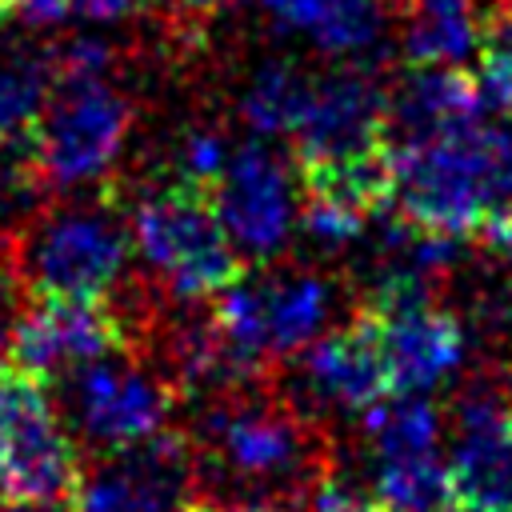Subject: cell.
Here are the masks:
<instances>
[{"label":"cell","mask_w":512,"mask_h":512,"mask_svg":"<svg viewBox=\"0 0 512 512\" xmlns=\"http://www.w3.org/2000/svg\"><path fill=\"white\" fill-rule=\"evenodd\" d=\"M188 512H300L292 504H220V500H192Z\"/></svg>","instance_id":"28"},{"label":"cell","mask_w":512,"mask_h":512,"mask_svg":"<svg viewBox=\"0 0 512 512\" xmlns=\"http://www.w3.org/2000/svg\"><path fill=\"white\" fill-rule=\"evenodd\" d=\"M196 492V452L184 428H160L156 436L100 456L68 512H188Z\"/></svg>","instance_id":"12"},{"label":"cell","mask_w":512,"mask_h":512,"mask_svg":"<svg viewBox=\"0 0 512 512\" xmlns=\"http://www.w3.org/2000/svg\"><path fill=\"white\" fill-rule=\"evenodd\" d=\"M392 208L456 236L512 220V124L476 116L432 140L392 148Z\"/></svg>","instance_id":"2"},{"label":"cell","mask_w":512,"mask_h":512,"mask_svg":"<svg viewBox=\"0 0 512 512\" xmlns=\"http://www.w3.org/2000/svg\"><path fill=\"white\" fill-rule=\"evenodd\" d=\"M160 0H72V16L88 24H120L140 12H156Z\"/></svg>","instance_id":"24"},{"label":"cell","mask_w":512,"mask_h":512,"mask_svg":"<svg viewBox=\"0 0 512 512\" xmlns=\"http://www.w3.org/2000/svg\"><path fill=\"white\" fill-rule=\"evenodd\" d=\"M292 368H280V388L320 424L328 416H364L372 404H380L392 392L388 360L376 336V324L356 308L344 324L320 332Z\"/></svg>","instance_id":"9"},{"label":"cell","mask_w":512,"mask_h":512,"mask_svg":"<svg viewBox=\"0 0 512 512\" xmlns=\"http://www.w3.org/2000/svg\"><path fill=\"white\" fill-rule=\"evenodd\" d=\"M392 0H324L308 36L328 60H376L388 36Z\"/></svg>","instance_id":"21"},{"label":"cell","mask_w":512,"mask_h":512,"mask_svg":"<svg viewBox=\"0 0 512 512\" xmlns=\"http://www.w3.org/2000/svg\"><path fill=\"white\" fill-rule=\"evenodd\" d=\"M52 388L64 392V400L56 404H64V420L76 432L80 448L96 456L156 436L160 428H168L176 404H184L168 372L140 348H120L112 356L88 360Z\"/></svg>","instance_id":"6"},{"label":"cell","mask_w":512,"mask_h":512,"mask_svg":"<svg viewBox=\"0 0 512 512\" xmlns=\"http://www.w3.org/2000/svg\"><path fill=\"white\" fill-rule=\"evenodd\" d=\"M236 248L268 264L288 244L300 220V184H292V160L264 144V136L236 140L208 188Z\"/></svg>","instance_id":"11"},{"label":"cell","mask_w":512,"mask_h":512,"mask_svg":"<svg viewBox=\"0 0 512 512\" xmlns=\"http://www.w3.org/2000/svg\"><path fill=\"white\" fill-rule=\"evenodd\" d=\"M132 244L120 184L104 180L80 196H52L8 244V260L28 296L108 300L124 280Z\"/></svg>","instance_id":"3"},{"label":"cell","mask_w":512,"mask_h":512,"mask_svg":"<svg viewBox=\"0 0 512 512\" xmlns=\"http://www.w3.org/2000/svg\"><path fill=\"white\" fill-rule=\"evenodd\" d=\"M444 512H512V508H492V504H476V500H452Z\"/></svg>","instance_id":"30"},{"label":"cell","mask_w":512,"mask_h":512,"mask_svg":"<svg viewBox=\"0 0 512 512\" xmlns=\"http://www.w3.org/2000/svg\"><path fill=\"white\" fill-rule=\"evenodd\" d=\"M484 116L476 84L452 64H408L388 76V148L420 144Z\"/></svg>","instance_id":"16"},{"label":"cell","mask_w":512,"mask_h":512,"mask_svg":"<svg viewBox=\"0 0 512 512\" xmlns=\"http://www.w3.org/2000/svg\"><path fill=\"white\" fill-rule=\"evenodd\" d=\"M284 28H300V32H308L312 28V20L320 16V8H324V0H260Z\"/></svg>","instance_id":"26"},{"label":"cell","mask_w":512,"mask_h":512,"mask_svg":"<svg viewBox=\"0 0 512 512\" xmlns=\"http://www.w3.org/2000/svg\"><path fill=\"white\" fill-rule=\"evenodd\" d=\"M472 84L480 112L512 120V8H496L484 16Z\"/></svg>","instance_id":"22"},{"label":"cell","mask_w":512,"mask_h":512,"mask_svg":"<svg viewBox=\"0 0 512 512\" xmlns=\"http://www.w3.org/2000/svg\"><path fill=\"white\" fill-rule=\"evenodd\" d=\"M368 492L384 512H444L456 500L452 472L440 452L372 460Z\"/></svg>","instance_id":"20"},{"label":"cell","mask_w":512,"mask_h":512,"mask_svg":"<svg viewBox=\"0 0 512 512\" xmlns=\"http://www.w3.org/2000/svg\"><path fill=\"white\" fill-rule=\"evenodd\" d=\"M56 84L52 44L4 24L0 28V144L36 128L40 108Z\"/></svg>","instance_id":"17"},{"label":"cell","mask_w":512,"mask_h":512,"mask_svg":"<svg viewBox=\"0 0 512 512\" xmlns=\"http://www.w3.org/2000/svg\"><path fill=\"white\" fill-rule=\"evenodd\" d=\"M504 8H512V0H504Z\"/></svg>","instance_id":"32"},{"label":"cell","mask_w":512,"mask_h":512,"mask_svg":"<svg viewBox=\"0 0 512 512\" xmlns=\"http://www.w3.org/2000/svg\"><path fill=\"white\" fill-rule=\"evenodd\" d=\"M184 432L196 452L192 500L300 508L332 468L328 428L308 416L276 376L200 400Z\"/></svg>","instance_id":"1"},{"label":"cell","mask_w":512,"mask_h":512,"mask_svg":"<svg viewBox=\"0 0 512 512\" xmlns=\"http://www.w3.org/2000/svg\"><path fill=\"white\" fill-rule=\"evenodd\" d=\"M332 308L336 280L304 264H260L212 296V316L248 376H276L328 332Z\"/></svg>","instance_id":"5"},{"label":"cell","mask_w":512,"mask_h":512,"mask_svg":"<svg viewBox=\"0 0 512 512\" xmlns=\"http://www.w3.org/2000/svg\"><path fill=\"white\" fill-rule=\"evenodd\" d=\"M84 480V448L52 388L24 372L0 384V500L72 504Z\"/></svg>","instance_id":"8"},{"label":"cell","mask_w":512,"mask_h":512,"mask_svg":"<svg viewBox=\"0 0 512 512\" xmlns=\"http://www.w3.org/2000/svg\"><path fill=\"white\" fill-rule=\"evenodd\" d=\"M120 348H132V328L112 300L28 296L8 332L12 368L44 380L48 388L80 364L112 356Z\"/></svg>","instance_id":"10"},{"label":"cell","mask_w":512,"mask_h":512,"mask_svg":"<svg viewBox=\"0 0 512 512\" xmlns=\"http://www.w3.org/2000/svg\"><path fill=\"white\" fill-rule=\"evenodd\" d=\"M456 500L512 508V396L492 376H472L452 400Z\"/></svg>","instance_id":"14"},{"label":"cell","mask_w":512,"mask_h":512,"mask_svg":"<svg viewBox=\"0 0 512 512\" xmlns=\"http://www.w3.org/2000/svg\"><path fill=\"white\" fill-rule=\"evenodd\" d=\"M236 0H160V8L176 12V20H208V16H220L228 12ZM156 8V12H160Z\"/></svg>","instance_id":"27"},{"label":"cell","mask_w":512,"mask_h":512,"mask_svg":"<svg viewBox=\"0 0 512 512\" xmlns=\"http://www.w3.org/2000/svg\"><path fill=\"white\" fill-rule=\"evenodd\" d=\"M132 240L152 280L172 300L208 304L228 284L244 276L240 248L224 228L208 188L188 180L148 184L136 204H128Z\"/></svg>","instance_id":"4"},{"label":"cell","mask_w":512,"mask_h":512,"mask_svg":"<svg viewBox=\"0 0 512 512\" xmlns=\"http://www.w3.org/2000/svg\"><path fill=\"white\" fill-rule=\"evenodd\" d=\"M0 512H64L60 504H20V500H0Z\"/></svg>","instance_id":"29"},{"label":"cell","mask_w":512,"mask_h":512,"mask_svg":"<svg viewBox=\"0 0 512 512\" xmlns=\"http://www.w3.org/2000/svg\"><path fill=\"white\" fill-rule=\"evenodd\" d=\"M312 84H316V68H308L292 56H264L240 84V96H236L240 120L256 136H288L292 140L308 116Z\"/></svg>","instance_id":"18"},{"label":"cell","mask_w":512,"mask_h":512,"mask_svg":"<svg viewBox=\"0 0 512 512\" xmlns=\"http://www.w3.org/2000/svg\"><path fill=\"white\" fill-rule=\"evenodd\" d=\"M388 144V72L376 60L316 68L312 104L292 136L296 160H336Z\"/></svg>","instance_id":"13"},{"label":"cell","mask_w":512,"mask_h":512,"mask_svg":"<svg viewBox=\"0 0 512 512\" xmlns=\"http://www.w3.org/2000/svg\"><path fill=\"white\" fill-rule=\"evenodd\" d=\"M52 60H56V76H112L116 48L104 36L76 32V36L52 44Z\"/></svg>","instance_id":"23"},{"label":"cell","mask_w":512,"mask_h":512,"mask_svg":"<svg viewBox=\"0 0 512 512\" xmlns=\"http://www.w3.org/2000/svg\"><path fill=\"white\" fill-rule=\"evenodd\" d=\"M380 336L392 392H424L432 396L448 380L460 376L468 360V328L460 316L432 300L392 304V308H360Z\"/></svg>","instance_id":"15"},{"label":"cell","mask_w":512,"mask_h":512,"mask_svg":"<svg viewBox=\"0 0 512 512\" xmlns=\"http://www.w3.org/2000/svg\"><path fill=\"white\" fill-rule=\"evenodd\" d=\"M132 116V100L112 76H56L36 120V160L48 188L80 192L112 180Z\"/></svg>","instance_id":"7"},{"label":"cell","mask_w":512,"mask_h":512,"mask_svg":"<svg viewBox=\"0 0 512 512\" xmlns=\"http://www.w3.org/2000/svg\"><path fill=\"white\" fill-rule=\"evenodd\" d=\"M8 8H12V16H20L32 28L36 24L48 28V24H60L72 12V0H8Z\"/></svg>","instance_id":"25"},{"label":"cell","mask_w":512,"mask_h":512,"mask_svg":"<svg viewBox=\"0 0 512 512\" xmlns=\"http://www.w3.org/2000/svg\"><path fill=\"white\" fill-rule=\"evenodd\" d=\"M8 372H12V356H8V340L0 336V384L8 380Z\"/></svg>","instance_id":"31"},{"label":"cell","mask_w":512,"mask_h":512,"mask_svg":"<svg viewBox=\"0 0 512 512\" xmlns=\"http://www.w3.org/2000/svg\"><path fill=\"white\" fill-rule=\"evenodd\" d=\"M360 436L368 460L384 456H424L440 448L444 416L424 392H388L360 416Z\"/></svg>","instance_id":"19"}]
</instances>
